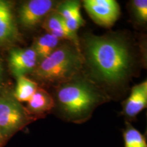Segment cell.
I'll list each match as a JSON object with an SVG mask.
<instances>
[{"label":"cell","instance_id":"cell-1","mask_svg":"<svg viewBox=\"0 0 147 147\" xmlns=\"http://www.w3.org/2000/svg\"><path fill=\"white\" fill-rule=\"evenodd\" d=\"M84 58L95 78L118 84L131 70L132 58L126 42L117 36L90 35L84 42Z\"/></svg>","mask_w":147,"mask_h":147},{"label":"cell","instance_id":"cell-2","mask_svg":"<svg viewBox=\"0 0 147 147\" xmlns=\"http://www.w3.org/2000/svg\"><path fill=\"white\" fill-rule=\"evenodd\" d=\"M56 97L62 118L74 123L87 121L95 108L106 100L94 84L76 76L59 85Z\"/></svg>","mask_w":147,"mask_h":147},{"label":"cell","instance_id":"cell-3","mask_svg":"<svg viewBox=\"0 0 147 147\" xmlns=\"http://www.w3.org/2000/svg\"><path fill=\"white\" fill-rule=\"evenodd\" d=\"M83 60L79 49L74 45L65 44L39 62L33 73L40 82L60 84L76 76Z\"/></svg>","mask_w":147,"mask_h":147},{"label":"cell","instance_id":"cell-4","mask_svg":"<svg viewBox=\"0 0 147 147\" xmlns=\"http://www.w3.org/2000/svg\"><path fill=\"white\" fill-rule=\"evenodd\" d=\"M32 118L14 97H0V131L3 139L8 138L29 123Z\"/></svg>","mask_w":147,"mask_h":147},{"label":"cell","instance_id":"cell-5","mask_svg":"<svg viewBox=\"0 0 147 147\" xmlns=\"http://www.w3.org/2000/svg\"><path fill=\"white\" fill-rule=\"evenodd\" d=\"M83 4L92 19L102 26H112L120 14V7L115 0H85Z\"/></svg>","mask_w":147,"mask_h":147},{"label":"cell","instance_id":"cell-6","mask_svg":"<svg viewBox=\"0 0 147 147\" xmlns=\"http://www.w3.org/2000/svg\"><path fill=\"white\" fill-rule=\"evenodd\" d=\"M55 3L51 0H30L22 4L18 11L21 24L26 28H34L53 10Z\"/></svg>","mask_w":147,"mask_h":147},{"label":"cell","instance_id":"cell-7","mask_svg":"<svg viewBox=\"0 0 147 147\" xmlns=\"http://www.w3.org/2000/svg\"><path fill=\"white\" fill-rule=\"evenodd\" d=\"M8 60L10 70L16 77L25 76V74L33 71L39 63L33 48L11 51Z\"/></svg>","mask_w":147,"mask_h":147},{"label":"cell","instance_id":"cell-8","mask_svg":"<svg viewBox=\"0 0 147 147\" xmlns=\"http://www.w3.org/2000/svg\"><path fill=\"white\" fill-rule=\"evenodd\" d=\"M18 34L10 3L0 0V45H9L18 40Z\"/></svg>","mask_w":147,"mask_h":147},{"label":"cell","instance_id":"cell-9","mask_svg":"<svg viewBox=\"0 0 147 147\" xmlns=\"http://www.w3.org/2000/svg\"><path fill=\"white\" fill-rule=\"evenodd\" d=\"M42 27L47 33L52 34L58 39L69 40L80 50V44L77 34H73L67 28L63 19L57 12H53L48 14L43 21Z\"/></svg>","mask_w":147,"mask_h":147},{"label":"cell","instance_id":"cell-10","mask_svg":"<svg viewBox=\"0 0 147 147\" xmlns=\"http://www.w3.org/2000/svg\"><path fill=\"white\" fill-rule=\"evenodd\" d=\"M147 105V81L132 88L131 94L124 103L123 114L129 119H134Z\"/></svg>","mask_w":147,"mask_h":147},{"label":"cell","instance_id":"cell-11","mask_svg":"<svg viewBox=\"0 0 147 147\" xmlns=\"http://www.w3.org/2000/svg\"><path fill=\"white\" fill-rule=\"evenodd\" d=\"M55 102L52 96L48 92L38 87L30 100L27 102V112L29 115L36 117L45 116L54 108Z\"/></svg>","mask_w":147,"mask_h":147},{"label":"cell","instance_id":"cell-12","mask_svg":"<svg viewBox=\"0 0 147 147\" xmlns=\"http://www.w3.org/2000/svg\"><path fill=\"white\" fill-rule=\"evenodd\" d=\"M59 41V39L49 33L37 38L32 48L36 53L39 62L48 57L57 49Z\"/></svg>","mask_w":147,"mask_h":147},{"label":"cell","instance_id":"cell-13","mask_svg":"<svg viewBox=\"0 0 147 147\" xmlns=\"http://www.w3.org/2000/svg\"><path fill=\"white\" fill-rule=\"evenodd\" d=\"M38 84L25 76L17 77V82L14 97L18 102H26L30 100L38 89Z\"/></svg>","mask_w":147,"mask_h":147},{"label":"cell","instance_id":"cell-14","mask_svg":"<svg viewBox=\"0 0 147 147\" xmlns=\"http://www.w3.org/2000/svg\"><path fill=\"white\" fill-rule=\"evenodd\" d=\"M123 136L124 147H147L146 139L144 136L129 123H126Z\"/></svg>","mask_w":147,"mask_h":147},{"label":"cell","instance_id":"cell-15","mask_svg":"<svg viewBox=\"0 0 147 147\" xmlns=\"http://www.w3.org/2000/svg\"><path fill=\"white\" fill-rule=\"evenodd\" d=\"M80 4L77 1H67L59 5L57 8L59 15L63 19L67 21L76 14L80 13Z\"/></svg>","mask_w":147,"mask_h":147},{"label":"cell","instance_id":"cell-16","mask_svg":"<svg viewBox=\"0 0 147 147\" xmlns=\"http://www.w3.org/2000/svg\"><path fill=\"white\" fill-rule=\"evenodd\" d=\"M133 8L136 16L140 21L145 23L147 21V1L134 0L132 1Z\"/></svg>","mask_w":147,"mask_h":147},{"label":"cell","instance_id":"cell-17","mask_svg":"<svg viewBox=\"0 0 147 147\" xmlns=\"http://www.w3.org/2000/svg\"><path fill=\"white\" fill-rule=\"evenodd\" d=\"M64 22H65V26L67 27V28L71 32L75 34H76L77 30L84 25V21L83 18L82 17L80 12L67 21H64Z\"/></svg>","mask_w":147,"mask_h":147},{"label":"cell","instance_id":"cell-18","mask_svg":"<svg viewBox=\"0 0 147 147\" xmlns=\"http://www.w3.org/2000/svg\"><path fill=\"white\" fill-rule=\"evenodd\" d=\"M3 140H4V139H3L2 135H1V131H0V145L2 144Z\"/></svg>","mask_w":147,"mask_h":147},{"label":"cell","instance_id":"cell-19","mask_svg":"<svg viewBox=\"0 0 147 147\" xmlns=\"http://www.w3.org/2000/svg\"><path fill=\"white\" fill-rule=\"evenodd\" d=\"M1 74H2V70H1V65H0V81H1Z\"/></svg>","mask_w":147,"mask_h":147}]
</instances>
